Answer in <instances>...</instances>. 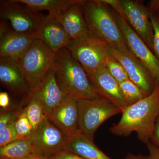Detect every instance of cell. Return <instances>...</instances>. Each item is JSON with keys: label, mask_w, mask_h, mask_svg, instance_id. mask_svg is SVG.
Here are the masks:
<instances>
[{"label": "cell", "mask_w": 159, "mask_h": 159, "mask_svg": "<svg viewBox=\"0 0 159 159\" xmlns=\"http://www.w3.org/2000/svg\"><path fill=\"white\" fill-rule=\"evenodd\" d=\"M15 127L20 139L28 138L33 131V128L25 113L23 111L15 123Z\"/></svg>", "instance_id": "obj_26"}, {"label": "cell", "mask_w": 159, "mask_h": 159, "mask_svg": "<svg viewBox=\"0 0 159 159\" xmlns=\"http://www.w3.org/2000/svg\"><path fill=\"white\" fill-rule=\"evenodd\" d=\"M87 74L91 84L100 97L119 107L122 113L125 110L128 104L121 93L119 83L106 67Z\"/></svg>", "instance_id": "obj_12"}, {"label": "cell", "mask_w": 159, "mask_h": 159, "mask_svg": "<svg viewBox=\"0 0 159 159\" xmlns=\"http://www.w3.org/2000/svg\"><path fill=\"white\" fill-rule=\"evenodd\" d=\"M67 48L86 73L105 67L107 59L110 56L109 46L92 36L71 40Z\"/></svg>", "instance_id": "obj_6"}, {"label": "cell", "mask_w": 159, "mask_h": 159, "mask_svg": "<svg viewBox=\"0 0 159 159\" xmlns=\"http://www.w3.org/2000/svg\"><path fill=\"white\" fill-rule=\"evenodd\" d=\"M54 17L62 25L71 39L78 40L91 36L78 0L74 1L65 11Z\"/></svg>", "instance_id": "obj_18"}, {"label": "cell", "mask_w": 159, "mask_h": 159, "mask_svg": "<svg viewBox=\"0 0 159 159\" xmlns=\"http://www.w3.org/2000/svg\"><path fill=\"white\" fill-rule=\"evenodd\" d=\"M119 84L121 93L129 106L145 97L141 89L130 80L119 83Z\"/></svg>", "instance_id": "obj_23"}, {"label": "cell", "mask_w": 159, "mask_h": 159, "mask_svg": "<svg viewBox=\"0 0 159 159\" xmlns=\"http://www.w3.org/2000/svg\"><path fill=\"white\" fill-rule=\"evenodd\" d=\"M146 145L149 152V156H148V159H159V147L150 142Z\"/></svg>", "instance_id": "obj_30"}, {"label": "cell", "mask_w": 159, "mask_h": 159, "mask_svg": "<svg viewBox=\"0 0 159 159\" xmlns=\"http://www.w3.org/2000/svg\"><path fill=\"white\" fill-rule=\"evenodd\" d=\"M110 55L122 64L129 80L141 89L145 97L153 92L156 84L149 72L134 56H130L109 47Z\"/></svg>", "instance_id": "obj_13"}, {"label": "cell", "mask_w": 159, "mask_h": 159, "mask_svg": "<svg viewBox=\"0 0 159 159\" xmlns=\"http://www.w3.org/2000/svg\"><path fill=\"white\" fill-rule=\"evenodd\" d=\"M48 118L68 136L73 135L80 129L77 100L67 97Z\"/></svg>", "instance_id": "obj_17"}, {"label": "cell", "mask_w": 159, "mask_h": 159, "mask_svg": "<svg viewBox=\"0 0 159 159\" xmlns=\"http://www.w3.org/2000/svg\"><path fill=\"white\" fill-rule=\"evenodd\" d=\"M23 111V109L17 107L2 109L0 114V129L16 121Z\"/></svg>", "instance_id": "obj_28"}, {"label": "cell", "mask_w": 159, "mask_h": 159, "mask_svg": "<svg viewBox=\"0 0 159 159\" xmlns=\"http://www.w3.org/2000/svg\"><path fill=\"white\" fill-rule=\"evenodd\" d=\"M154 31L153 53L159 59V0H152L148 6Z\"/></svg>", "instance_id": "obj_24"}, {"label": "cell", "mask_w": 159, "mask_h": 159, "mask_svg": "<svg viewBox=\"0 0 159 159\" xmlns=\"http://www.w3.org/2000/svg\"><path fill=\"white\" fill-rule=\"evenodd\" d=\"M27 159H49V158L34 154Z\"/></svg>", "instance_id": "obj_34"}, {"label": "cell", "mask_w": 159, "mask_h": 159, "mask_svg": "<svg viewBox=\"0 0 159 159\" xmlns=\"http://www.w3.org/2000/svg\"><path fill=\"white\" fill-rule=\"evenodd\" d=\"M31 9L38 11H48L50 15L55 16L65 11L74 0H17Z\"/></svg>", "instance_id": "obj_21"}, {"label": "cell", "mask_w": 159, "mask_h": 159, "mask_svg": "<svg viewBox=\"0 0 159 159\" xmlns=\"http://www.w3.org/2000/svg\"><path fill=\"white\" fill-rule=\"evenodd\" d=\"M120 2L129 24L153 52L154 31L148 7L138 0Z\"/></svg>", "instance_id": "obj_10"}, {"label": "cell", "mask_w": 159, "mask_h": 159, "mask_svg": "<svg viewBox=\"0 0 159 159\" xmlns=\"http://www.w3.org/2000/svg\"><path fill=\"white\" fill-rule=\"evenodd\" d=\"M69 138L48 118L28 137L34 154L48 158L64 150Z\"/></svg>", "instance_id": "obj_9"}, {"label": "cell", "mask_w": 159, "mask_h": 159, "mask_svg": "<svg viewBox=\"0 0 159 159\" xmlns=\"http://www.w3.org/2000/svg\"><path fill=\"white\" fill-rule=\"evenodd\" d=\"M27 100L28 104L24 111L34 131L39 127L48 117L43 106L38 99L29 97Z\"/></svg>", "instance_id": "obj_22"}, {"label": "cell", "mask_w": 159, "mask_h": 159, "mask_svg": "<svg viewBox=\"0 0 159 159\" xmlns=\"http://www.w3.org/2000/svg\"><path fill=\"white\" fill-rule=\"evenodd\" d=\"M1 20L0 56L17 62L31 44L37 39L36 34H21L7 27Z\"/></svg>", "instance_id": "obj_11"}, {"label": "cell", "mask_w": 159, "mask_h": 159, "mask_svg": "<svg viewBox=\"0 0 159 159\" xmlns=\"http://www.w3.org/2000/svg\"><path fill=\"white\" fill-rule=\"evenodd\" d=\"M55 53L36 39L17 61L31 88L34 90L53 68Z\"/></svg>", "instance_id": "obj_4"}, {"label": "cell", "mask_w": 159, "mask_h": 159, "mask_svg": "<svg viewBox=\"0 0 159 159\" xmlns=\"http://www.w3.org/2000/svg\"><path fill=\"white\" fill-rule=\"evenodd\" d=\"M36 35L54 53L67 48L72 40L61 23L49 14L43 16Z\"/></svg>", "instance_id": "obj_15"}, {"label": "cell", "mask_w": 159, "mask_h": 159, "mask_svg": "<svg viewBox=\"0 0 159 159\" xmlns=\"http://www.w3.org/2000/svg\"><path fill=\"white\" fill-rule=\"evenodd\" d=\"M0 82L12 95L19 96L31 93V88L18 63L12 60L1 57Z\"/></svg>", "instance_id": "obj_14"}, {"label": "cell", "mask_w": 159, "mask_h": 159, "mask_svg": "<svg viewBox=\"0 0 159 159\" xmlns=\"http://www.w3.org/2000/svg\"><path fill=\"white\" fill-rule=\"evenodd\" d=\"M151 140L153 144L159 148V116L157 118Z\"/></svg>", "instance_id": "obj_32"}, {"label": "cell", "mask_w": 159, "mask_h": 159, "mask_svg": "<svg viewBox=\"0 0 159 159\" xmlns=\"http://www.w3.org/2000/svg\"><path fill=\"white\" fill-rule=\"evenodd\" d=\"M79 129L93 140L98 128L107 120L122 113L121 110L101 97L77 100Z\"/></svg>", "instance_id": "obj_5"}, {"label": "cell", "mask_w": 159, "mask_h": 159, "mask_svg": "<svg viewBox=\"0 0 159 159\" xmlns=\"http://www.w3.org/2000/svg\"><path fill=\"white\" fill-rule=\"evenodd\" d=\"M1 19L9 21L12 29L21 34H36L43 16L17 0L1 1Z\"/></svg>", "instance_id": "obj_8"}, {"label": "cell", "mask_w": 159, "mask_h": 159, "mask_svg": "<svg viewBox=\"0 0 159 159\" xmlns=\"http://www.w3.org/2000/svg\"><path fill=\"white\" fill-rule=\"evenodd\" d=\"M106 67L119 83L129 80L127 72L122 64L111 55L107 59Z\"/></svg>", "instance_id": "obj_25"}, {"label": "cell", "mask_w": 159, "mask_h": 159, "mask_svg": "<svg viewBox=\"0 0 159 159\" xmlns=\"http://www.w3.org/2000/svg\"><path fill=\"white\" fill-rule=\"evenodd\" d=\"M64 149L85 159H112L94 144L80 129L69 137Z\"/></svg>", "instance_id": "obj_19"}, {"label": "cell", "mask_w": 159, "mask_h": 159, "mask_svg": "<svg viewBox=\"0 0 159 159\" xmlns=\"http://www.w3.org/2000/svg\"><path fill=\"white\" fill-rule=\"evenodd\" d=\"M49 159H85L71 152L64 149L49 158Z\"/></svg>", "instance_id": "obj_29"}, {"label": "cell", "mask_w": 159, "mask_h": 159, "mask_svg": "<svg viewBox=\"0 0 159 159\" xmlns=\"http://www.w3.org/2000/svg\"><path fill=\"white\" fill-rule=\"evenodd\" d=\"M34 154L33 145L28 138L17 139L0 147V159H27Z\"/></svg>", "instance_id": "obj_20"}, {"label": "cell", "mask_w": 159, "mask_h": 159, "mask_svg": "<svg viewBox=\"0 0 159 159\" xmlns=\"http://www.w3.org/2000/svg\"><path fill=\"white\" fill-rule=\"evenodd\" d=\"M16 121L0 129V147L20 139L15 127Z\"/></svg>", "instance_id": "obj_27"}, {"label": "cell", "mask_w": 159, "mask_h": 159, "mask_svg": "<svg viewBox=\"0 0 159 159\" xmlns=\"http://www.w3.org/2000/svg\"><path fill=\"white\" fill-rule=\"evenodd\" d=\"M52 70L58 85L68 98L78 100L100 97L86 71L67 48L55 53Z\"/></svg>", "instance_id": "obj_3"}, {"label": "cell", "mask_w": 159, "mask_h": 159, "mask_svg": "<svg viewBox=\"0 0 159 159\" xmlns=\"http://www.w3.org/2000/svg\"><path fill=\"white\" fill-rule=\"evenodd\" d=\"M125 159H148V157H145L142 155H134L129 154Z\"/></svg>", "instance_id": "obj_33"}, {"label": "cell", "mask_w": 159, "mask_h": 159, "mask_svg": "<svg viewBox=\"0 0 159 159\" xmlns=\"http://www.w3.org/2000/svg\"><path fill=\"white\" fill-rule=\"evenodd\" d=\"M122 113L119 122L110 129L111 133L127 137L135 132L141 142L146 144L150 142L159 116V85H156L150 95L127 106Z\"/></svg>", "instance_id": "obj_1"}, {"label": "cell", "mask_w": 159, "mask_h": 159, "mask_svg": "<svg viewBox=\"0 0 159 159\" xmlns=\"http://www.w3.org/2000/svg\"><path fill=\"white\" fill-rule=\"evenodd\" d=\"M113 12L129 50L147 69L156 85H159V59L131 28L125 16L120 15L114 11Z\"/></svg>", "instance_id": "obj_7"}, {"label": "cell", "mask_w": 159, "mask_h": 159, "mask_svg": "<svg viewBox=\"0 0 159 159\" xmlns=\"http://www.w3.org/2000/svg\"><path fill=\"white\" fill-rule=\"evenodd\" d=\"M91 36L111 48L134 56L129 50L113 12L102 0H78Z\"/></svg>", "instance_id": "obj_2"}, {"label": "cell", "mask_w": 159, "mask_h": 159, "mask_svg": "<svg viewBox=\"0 0 159 159\" xmlns=\"http://www.w3.org/2000/svg\"><path fill=\"white\" fill-rule=\"evenodd\" d=\"M10 104V99L9 94L6 92L0 93V107L2 109H6L9 107Z\"/></svg>", "instance_id": "obj_31"}, {"label": "cell", "mask_w": 159, "mask_h": 159, "mask_svg": "<svg viewBox=\"0 0 159 159\" xmlns=\"http://www.w3.org/2000/svg\"><path fill=\"white\" fill-rule=\"evenodd\" d=\"M29 97L39 100L48 117L67 98L58 85L52 70Z\"/></svg>", "instance_id": "obj_16"}]
</instances>
